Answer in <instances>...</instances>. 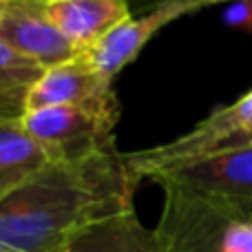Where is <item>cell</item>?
Masks as SVG:
<instances>
[{"label": "cell", "instance_id": "9c48e42d", "mask_svg": "<svg viewBox=\"0 0 252 252\" xmlns=\"http://www.w3.org/2000/svg\"><path fill=\"white\" fill-rule=\"evenodd\" d=\"M157 179H175L197 190L252 199V146L190 161L173 173L159 175L153 182Z\"/></svg>", "mask_w": 252, "mask_h": 252}, {"label": "cell", "instance_id": "7a4b0ae2", "mask_svg": "<svg viewBox=\"0 0 252 252\" xmlns=\"http://www.w3.org/2000/svg\"><path fill=\"white\" fill-rule=\"evenodd\" d=\"M164 208L155 235L161 252H252V199L157 179Z\"/></svg>", "mask_w": 252, "mask_h": 252}, {"label": "cell", "instance_id": "8992f818", "mask_svg": "<svg viewBox=\"0 0 252 252\" xmlns=\"http://www.w3.org/2000/svg\"><path fill=\"white\" fill-rule=\"evenodd\" d=\"M0 40L44 69L80 56L51 25L42 0H0Z\"/></svg>", "mask_w": 252, "mask_h": 252}, {"label": "cell", "instance_id": "6da1fadb", "mask_svg": "<svg viewBox=\"0 0 252 252\" xmlns=\"http://www.w3.org/2000/svg\"><path fill=\"white\" fill-rule=\"evenodd\" d=\"M137 184L120 151L49 161L0 201V252H64L89 226L135 210Z\"/></svg>", "mask_w": 252, "mask_h": 252}, {"label": "cell", "instance_id": "52a82bcc", "mask_svg": "<svg viewBox=\"0 0 252 252\" xmlns=\"http://www.w3.org/2000/svg\"><path fill=\"white\" fill-rule=\"evenodd\" d=\"M113 93V80L104 78L93 66L87 53H82V56H75L73 60L44 69L42 78L33 84V89L27 95L25 113L51 109V106L91 104Z\"/></svg>", "mask_w": 252, "mask_h": 252}, {"label": "cell", "instance_id": "5bb4252c", "mask_svg": "<svg viewBox=\"0 0 252 252\" xmlns=\"http://www.w3.org/2000/svg\"><path fill=\"white\" fill-rule=\"evenodd\" d=\"M126 2H128V7L133 2H137L139 7H151V9H155L157 4H161V2H168V0H126Z\"/></svg>", "mask_w": 252, "mask_h": 252}, {"label": "cell", "instance_id": "3957f363", "mask_svg": "<svg viewBox=\"0 0 252 252\" xmlns=\"http://www.w3.org/2000/svg\"><path fill=\"white\" fill-rule=\"evenodd\" d=\"M246 146H252V89L237 102L210 113L190 133L161 146L126 153V164L139 182H153L190 161Z\"/></svg>", "mask_w": 252, "mask_h": 252}, {"label": "cell", "instance_id": "277c9868", "mask_svg": "<svg viewBox=\"0 0 252 252\" xmlns=\"http://www.w3.org/2000/svg\"><path fill=\"white\" fill-rule=\"evenodd\" d=\"M118 97L109 95L91 104L51 106L22 115L27 130L47 153L49 161H78L115 148Z\"/></svg>", "mask_w": 252, "mask_h": 252}, {"label": "cell", "instance_id": "ba28073f", "mask_svg": "<svg viewBox=\"0 0 252 252\" xmlns=\"http://www.w3.org/2000/svg\"><path fill=\"white\" fill-rule=\"evenodd\" d=\"M51 25L82 56L133 16L126 0H42Z\"/></svg>", "mask_w": 252, "mask_h": 252}, {"label": "cell", "instance_id": "8fae6325", "mask_svg": "<svg viewBox=\"0 0 252 252\" xmlns=\"http://www.w3.org/2000/svg\"><path fill=\"white\" fill-rule=\"evenodd\" d=\"M64 252H161L155 230L139 221L137 213L118 215L82 230Z\"/></svg>", "mask_w": 252, "mask_h": 252}, {"label": "cell", "instance_id": "5b68a950", "mask_svg": "<svg viewBox=\"0 0 252 252\" xmlns=\"http://www.w3.org/2000/svg\"><path fill=\"white\" fill-rule=\"evenodd\" d=\"M219 2H228V0H168V2H161L137 18H126L122 25L115 27L87 56L104 78L113 80L126 64H130L139 56V51L159 29H164L166 25H170L173 20L186 16V13H195L199 9L213 7Z\"/></svg>", "mask_w": 252, "mask_h": 252}, {"label": "cell", "instance_id": "4fadbf2b", "mask_svg": "<svg viewBox=\"0 0 252 252\" xmlns=\"http://www.w3.org/2000/svg\"><path fill=\"white\" fill-rule=\"evenodd\" d=\"M223 20L230 27H239V29H252V2H235L226 11Z\"/></svg>", "mask_w": 252, "mask_h": 252}, {"label": "cell", "instance_id": "30bf717a", "mask_svg": "<svg viewBox=\"0 0 252 252\" xmlns=\"http://www.w3.org/2000/svg\"><path fill=\"white\" fill-rule=\"evenodd\" d=\"M47 164V153L31 137L22 118L0 115V201Z\"/></svg>", "mask_w": 252, "mask_h": 252}, {"label": "cell", "instance_id": "7c38bea8", "mask_svg": "<svg viewBox=\"0 0 252 252\" xmlns=\"http://www.w3.org/2000/svg\"><path fill=\"white\" fill-rule=\"evenodd\" d=\"M42 73V64L0 40V115L22 118L27 95Z\"/></svg>", "mask_w": 252, "mask_h": 252}, {"label": "cell", "instance_id": "9a60e30c", "mask_svg": "<svg viewBox=\"0 0 252 252\" xmlns=\"http://www.w3.org/2000/svg\"><path fill=\"white\" fill-rule=\"evenodd\" d=\"M232 2H252V0H232Z\"/></svg>", "mask_w": 252, "mask_h": 252}]
</instances>
